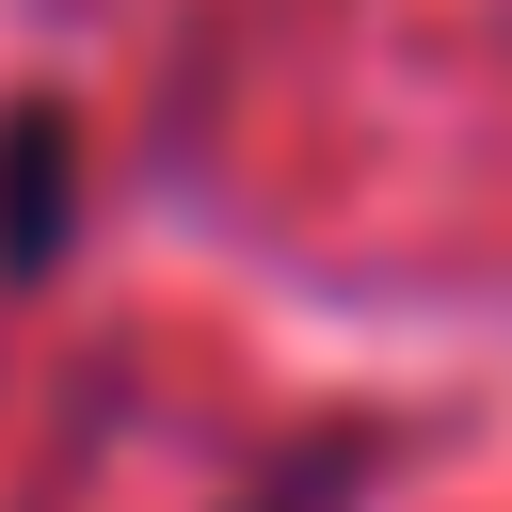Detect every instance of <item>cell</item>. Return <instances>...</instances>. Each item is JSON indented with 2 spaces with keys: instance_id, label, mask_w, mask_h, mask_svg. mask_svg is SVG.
I'll use <instances>...</instances> for the list:
<instances>
[{
  "instance_id": "cell-1",
  "label": "cell",
  "mask_w": 512,
  "mask_h": 512,
  "mask_svg": "<svg viewBox=\"0 0 512 512\" xmlns=\"http://www.w3.org/2000/svg\"><path fill=\"white\" fill-rule=\"evenodd\" d=\"M64 256V112L32 96L0 128V272H48Z\"/></svg>"
}]
</instances>
